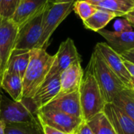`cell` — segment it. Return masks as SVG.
<instances>
[{"mask_svg":"<svg viewBox=\"0 0 134 134\" xmlns=\"http://www.w3.org/2000/svg\"><path fill=\"white\" fill-rule=\"evenodd\" d=\"M54 62V55L44 49L30 50V60L23 78V98H32L46 79Z\"/></svg>","mask_w":134,"mask_h":134,"instance_id":"1","label":"cell"},{"mask_svg":"<svg viewBox=\"0 0 134 134\" xmlns=\"http://www.w3.org/2000/svg\"><path fill=\"white\" fill-rule=\"evenodd\" d=\"M79 92L82 120L88 121L98 113L103 111L105 102L95 79L90 61L84 71Z\"/></svg>","mask_w":134,"mask_h":134,"instance_id":"2","label":"cell"},{"mask_svg":"<svg viewBox=\"0 0 134 134\" xmlns=\"http://www.w3.org/2000/svg\"><path fill=\"white\" fill-rule=\"evenodd\" d=\"M90 61L104 101L105 104L112 103L115 97L126 86L95 48Z\"/></svg>","mask_w":134,"mask_h":134,"instance_id":"3","label":"cell"},{"mask_svg":"<svg viewBox=\"0 0 134 134\" xmlns=\"http://www.w3.org/2000/svg\"><path fill=\"white\" fill-rule=\"evenodd\" d=\"M38 109L32 98H23L15 101L2 95L0 119L5 124L26 123L38 119Z\"/></svg>","mask_w":134,"mask_h":134,"instance_id":"4","label":"cell"},{"mask_svg":"<svg viewBox=\"0 0 134 134\" xmlns=\"http://www.w3.org/2000/svg\"><path fill=\"white\" fill-rule=\"evenodd\" d=\"M74 2H53L51 1L49 3L43 12L42 20V35L37 49H46L47 48L50 37L54 31L73 10Z\"/></svg>","mask_w":134,"mask_h":134,"instance_id":"5","label":"cell"},{"mask_svg":"<svg viewBox=\"0 0 134 134\" xmlns=\"http://www.w3.org/2000/svg\"><path fill=\"white\" fill-rule=\"evenodd\" d=\"M38 116L42 125H46L67 134H75L82 119L54 109L42 108L38 110Z\"/></svg>","mask_w":134,"mask_h":134,"instance_id":"6","label":"cell"},{"mask_svg":"<svg viewBox=\"0 0 134 134\" xmlns=\"http://www.w3.org/2000/svg\"><path fill=\"white\" fill-rule=\"evenodd\" d=\"M19 27L11 18L0 15V60L1 74L4 73L7 63L14 51Z\"/></svg>","mask_w":134,"mask_h":134,"instance_id":"7","label":"cell"},{"mask_svg":"<svg viewBox=\"0 0 134 134\" xmlns=\"http://www.w3.org/2000/svg\"><path fill=\"white\" fill-rule=\"evenodd\" d=\"M43 12L19 27L14 50L30 51L31 49H37L42 35V20Z\"/></svg>","mask_w":134,"mask_h":134,"instance_id":"8","label":"cell"},{"mask_svg":"<svg viewBox=\"0 0 134 134\" xmlns=\"http://www.w3.org/2000/svg\"><path fill=\"white\" fill-rule=\"evenodd\" d=\"M95 49L102 56L109 68L121 79L126 88L130 89L132 77L126 68L124 60L121 55L116 53L105 42H98L96 45Z\"/></svg>","mask_w":134,"mask_h":134,"instance_id":"9","label":"cell"},{"mask_svg":"<svg viewBox=\"0 0 134 134\" xmlns=\"http://www.w3.org/2000/svg\"><path fill=\"white\" fill-rule=\"evenodd\" d=\"M81 60L74 41L68 38L62 42L54 55V62L48 75L60 74L74 62Z\"/></svg>","mask_w":134,"mask_h":134,"instance_id":"10","label":"cell"},{"mask_svg":"<svg viewBox=\"0 0 134 134\" xmlns=\"http://www.w3.org/2000/svg\"><path fill=\"white\" fill-rule=\"evenodd\" d=\"M60 92V74L48 75L42 84L38 87L32 97L38 110L47 105L59 95Z\"/></svg>","mask_w":134,"mask_h":134,"instance_id":"11","label":"cell"},{"mask_svg":"<svg viewBox=\"0 0 134 134\" xmlns=\"http://www.w3.org/2000/svg\"><path fill=\"white\" fill-rule=\"evenodd\" d=\"M43 108L57 110L69 115L82 119L79 90L58 95Z\"/></svg>","mask_w":134,"mask_h":134,"instance_id":"12","label":"cell"},{"mask_svg":"<svg viewBox=\"0 0 134 134\" xmlns=\"http://www.w3.org/2000/svg\"><path fill=\"white\" fill-rule=\"evenodd\" d=\"M103 112L111 122L116 134H134V122L113 103H107Z\"/></svg>","mask_w":134,"mask_h":134,"instance_id":"13","label":"cell"},{"mask_svg":"<svg viewBox=\"0 0 134 134\" xmlns=\"http://www.w3.org/2000/svg\"><path fill=\"white\" fill-rule=\"evenodd\" d=\"M52 0H21L11 19L21 26L37 15L42 13Z\"/></svg>","mask_w":134,"mask_h":134,"instance_id":"14","label":"cell"},{"mask_svg":"<svg viewBox=\"0 0 134 134\" xmlns=\"http://www.w3.org/2000/svg\"><path fill=\"white\" fill-rule=\"evenodd\" d=\"M83 75L84 71L81 65V60L74 62L68 67L60 75V92L59 95L78 91Z\"/></svg>","mask_w":134,"mask_h":134,"instance_id":"15","label":"cell"},{"mask_svg":"<svg viewBox=\"0 0 134 134\" xmlns=\"http://www.w3.org/2000/svg\"><path fill=\"white\" fill-rule=\"evenodd\" d=\"M97 32L106 39L108 45L119 54L134 49V31L119 32L102 29Z\"/></svg>","mask_w":134,"mask_h":134,"instance_id":"16","label":"cell"},{"mask_svg":"<svg viewBox=\"0 0 134 134\" xmlns=\"http://www.w3.org/2000/svg\"><path fill=\"white\" fill-rule=\"evenodd\" d=\"M1 88L11 97L12 100L15 101L22 100L23 80L16 73L5 71L2 76Z\"/></svg>","mask_w":134,"mask_h":134,"instance_id":"17","label":"cell"},{"mask_svg":"<svg viewBox=\"0 0 134 134\" xmlns=\"http://www.w3.org/2000/svg\"><path fill=\"white\" fill-rule=\"evenodd\" d=\"M117 16L107 9L99 8L97 12H95L88 19L83 20L84 27L93 31H99L104 28L107 24Z\"/></svg>","mask_w":134,"mask_h":134,"instance_id":"18","label":"cell"},{"mask_svg":"<svg viewBox=\"0 0 134 134\" xmlns=\"http://www.w3.org/2000/svg\"><path fill=\"white\" fill-rule=\"evenodd\" d=\"M30 60V51L14 50L7 63L5 71H13L20 76L23 80Z\"/></svg>","mask_w":134,"mask_h":134,"instance_id":"19","label":"cell"},{"mask_svg":"<svg viewBox=\"0 0 134 134\" xmlns=\"http://www.w3.org/2000/svg\"><path fill=\"white\" fill-rule=\"evenodd\" d=\"M5 134H45L43 126L38 119L26 123L5 124Z\"/></svg>","mask_w":134,"mask_h":134,"instance_id":"20","label":"cell"},{"mask_svg":"<svg viewBox=\"0 0 134 134\" xmlns=\"http://www.w3.org/2000/svg\"><path fill=\"white\" fill-rule=\"evenodd\" d=\"M96 6L114 13L117 16L128 14L134 7V0H104Z\"/></svg>","mask_w":134,"mask_h":134,"instance_id":"21","label":"cell"},{"mask_svg":"<svg viewBox=\"0 0 134 134\" xmlns=\"http://www.w3.org/2000/svg\"><path fill=\"white\" fill-rule=\"evenodd\" d=\"M112 103L134 122V92L131 89L125 88L115 97Z\"/></svg>","mask_w":134,"mask_h":134,"instance_id":"22","label":"cell"},{"mask_svg":"<svg viewBox=\"0 0 134 134\" xmlns=\"http://www.w3.org/2000/svg\"><path fill=\"white\" fill-rule=\"evenodd\" d=\"M86 122L94 134H116L111 122L103 111Z\"/></svg>","mask_w":134,"mask_h":134,"instance_id":"23","label":"cell"},{"mask_svg":"<svg viewBox=\"0 0 134 134\" xmlns=\"http://www.w3.org/2000/svg\"><path fill=\"white\" fill-rule=\"evenodd\" d=\"M98 7L84 0H77L74 2V12L83 20L88 19L95 12L98 10Z\"/></svg>","mask_w":134,"mask_h":134,"instance_id":"24","label":"cell"},{"mask_svg":"<svg viewBox=\"0 0 134 134\" xmlns=\"http://www.w3.org/2000/svg\"><path fill=\"white\" fill-rule=\"evenodd\" d=\"M20 2L21 0H2L0 5V15L11 18Z\"/></svg>","mask_w":134,"mask_h":134,"instance_id":"25","label":"cell"},{"mask_svg":"<svg viewBox=\"0 0 134 134\" xmlns=\"http://www.w3.org/2000/svg\"><path fill=\"white\" fill-rule=\"evenodd\" d=\"M114 29L115 31H119V32L131 31H133V26L131 25L130 21L126 18L119 19L114 24Z\"/></svg>","mask_w":134,"mask_h":134,"instance_id":"26","label":"cell"},{"mask_svg":"<svg viewBox=\"0 0 134 134\" xmlns=\"http://www.w3.org/2000/svg\"><path fill=\"white\" fill-rule=\"evenodd\" d=\"M76 134H94L93 130L90 129V127L89 126V125L87 124V122L84 120H82V122L80 123V125L79 126Z\"/></svg>","mask_w":134,"mask_h":134,"instance_id":"27","label":"cell"},{"mask_svg":"<svg viewBox=\"0 0 134 134\" xmlns=\"http://www.w3.org/2000/svg\"><path fill=\"white\" fill-rule=\"evenodd\" d=\"M120 55L123 58V60H128V61L134 64V49L129 50V51H126V52H124V53H121Z\"/></svg>","mask_w":134,"mask_h":134,"instance_id":"28","label":"cell"},{"mask_svg":"<svg viewBox=\"0 0 134 134\" xmlns=\"http://www.w3.org/2000/svg\"><path fill=\"white\" fill-rule=\"evenodd\" d=\"M42 126H43V130H44L45 134H67L58 130H56L53 127H50L49 126H46V125H42Z\"/></svg>","mask_w":134,"mask_h":134,"instance_id":"29","label":"cell"},{"mask_svg":"<svg viewBox=\"0 0 134 134\" xmlns=\"http://www.w3.org/2000/svg\"><path fill=\"white\" fill-rule=\"evenodd\" d=\"M123 59V58H122ZM124 64H125V66L126 68H127V70L129 71L131 77L134 79V64L128 61V60H124Z\"/></svg>","mask_w":134,"mask_h":134,"instance_id":"30","label":"cell"},{"mask_svg":"<svg viewBox=\"0 0 134 134\" xmlns=\"http://www.w3.org/2000/svg\"><path fill=\"white\" fill-rule=\"evenodd\" d=\"M5 124L0 119V134H5Z\"/></svg>","mask_w":134,"mask_h":134,"instance_id":"31","label":"cell"},{"mask_svg":"<svg viewBox=\"0 0 134 134\" xmlns=\"http://www.w3.org/2000/svg\"><path fill=\"white\" fill-rule=\"evenodd\" d=\"M125 16V18L126 19V20H128L129 21H130V23L131 24V25L134 27V16H130V15H126V16Z\"/></svg>","mask_w":134,"mask_h":134,"instance_id":"32","label":"cell"},{"mask_svg":"<svg viewBox=\"0 0 134 134\" xmlns=\"http://www.w3.org/2000/svg\"><path fill=\"white\" fill-rule=\"evenodd\" d=\"M84 1H86V2H90V3L94 5H97L98 3L104 1V0H84Z\"/></svg>","mask_w":134,"mask_h":134,"instance_id":"33","label":"cell"},{"mask_svg":"<svg viewBox=\"0 0 134 134\" xmlns=\"http://www.w3.org/2000/svg\"><path fill=\"white\" fill-rule=\"evenodd\" d=\"M75 0H52L53 2H74Z\"/></svg>","mask_w":134,"mask_h":134,"instance_id":"34","label":"cell"},{"mask_svg":"<svg viewBox=\"0 0 134 134\" xmlns=\"http://www.w3.org/2000/svg\"><path fill=\"white\" fill-rule=\"evenodd\" d=\"M130 89L134 92V79H133V78L131 79V87H130Z\"/></svg>","mask_w":134,"mask_h":134,"instance_id":"35","label":"cell"},{"mask_svg":"<svg viewBox=\"0 0 134 134\" xmlns=\"http://www.w3.org/2000/svg\"><path fill=\"white\" fill-rule=\"evenodd\" d=\"M126 15H130V16H134V7L133 8V9L128 13V14H126Z\"/></svg>","mask_w":134,"mask_h":134,"instance_id":"36","label":"cell"},{"mask_svg":"<svg viewBox=\"0 0 134 134\" xmlns=\"http://www.w3.org/2000/svg\"><path fill=\"white\" fill-rule=\"evenodd\" d=\"M1 83H2V75H0V89H2L1 88Z\"/></svg>","mask_w":134,"mask_h":134,"instance_id":"37","label":"cell"},{"mask_svg":"<svg viewBox=\"0 0 134 134\" xmlns=\"http://www.w3.org/2000/svg\"><path fill=\"white\" fill-rule=\"evenodd\" d=\"M2 93L0 92V104H1V99H2Z\"/></svg>","mask_w":134,"mask_h":134,"instance_id":"38","label":"cell"},{"mask_svg":"<svg viewBox=\"0 0 134 134\" xmlns=\"http://www.w3.org/2000/svg\"><path fill=\"white\" fill-rule=\"evenodd\" d=\"M0 75H2V74H1V60H0Z\"/></svg>","mask_w":134,"mask_h":134,"instance_id":"39","label":"cell"},{"mask_svg":"<svg viewBox=\"0 0 134 134\" xmlns=\"http://www.w3.org/2000/svg\"><path fill=\"white\" fill-rule=\"evenodd\" d=\"M1 2H2V0H0V5H1Z\"/></svg>","mask_w":134,"mask_h":134,"instance_id":"40","label":"cell"},{"mask_svg":"<svg viewBox=\"0 0 134 134\" xmlns=\"http://www.w3.org/2000/svg\"><path fill=\"white\" fill-rule=\"evenodd\" d=\"M75 134H76V133H75Z\"/></svg>","mask_w":134,"mask_h":134,"instance_id":"41","label":"cell"}]
</instances>
